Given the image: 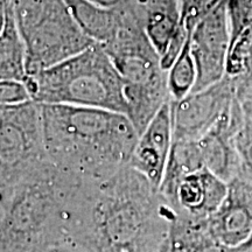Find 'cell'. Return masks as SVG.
I'll return each instance as SVG.
<instances>
[{
    "label": "cell",
    "mask_w": 252,
    "mask_h": 252,
    "mask_svg": "<svg viewBox=\"0 0 252 252\" xmlns=\"http://www.w3.org/2000/svg\"><path fill=\"white\" fill-rule=\"evenodd\" d=\"M174 219L159 189L125 165L74 186L64 243L84 252H169Z\"/></svg>",
    "instance_id": "cell-1"
},
{
    "label": "cell",
    "mask_w": 252,
    "mask_h": 252,
    "mask_svg": "<svg viewBox=\"0 0 252 252\" xmlns=\"http://www.w3.org/2000/svg\"><path fill=\"white\" fill-rule=\"evenodd\" d=\"M39 110L47 158L64 175L94 180L128 165L139 133L127 116L65 104Z\"/></svg>",
    "instance_id": "cell-2"
},
{
    "label": "cell",
    "mask_w": 252,
    "mask_h": 252,
    "mask_svg": "<svg viewBox=\"0 0 252 252\" xmlns=\"http://www.w3.org/2000/svg\"><path fill=\"white\" fill-rule=\"evenodd\" d=\"M76 184L49 161L32 175L0 220V252H42L64 243L67 204Z\"/></svg>",
    "instance_id": "cell-3"
},
{
    "label": "cell",
    "mask_w": 252,
    "mask_h": 252,
    "mask_svg": "<svg viewBox=\"0 0 252 252\" xmlns=\"http://www.w3.org/2000/svg\"><path fill=\"white\" fill-rule=\"evenodd\" d=\"M24 83L35 103L103 109L127 116L122 78L99 43L30 75Z\"/></svg>",
    "instance_id": "cell-4"
},
{
    "label": "cell",
    "mask_w": 252,
    "mask_h": 252,
    "mask_svg": "<svg viewBox=\"0 0 252 252\" xmlns=\"http://www.w3.org/2000/svg\"><path fill=\"white\" fill-rule=\"evenodd\" d=\"M103 47L122 78L127 117L140 134L171 100L167 71L140 20L130 11H124L117 34Z\"/></svg>",
    "instance_id": "cell-5"
},
{
    "label": "cell",
    "mask_w": 252,
    "mask_h": 252,
    "mask_svg": "<svg viewBox=\"0 0 252 252\" xmlns=\"http://www.w3.org/2000/svg\"><path fill=\"white\" fill-rule=\"evenodd\" d=\"M12 8L26 47V77L94 43L72 18L64 0H14Z\"/></svg>",
    "instance_id": "cell-6"
},
{
    "label": "cell",
    "mask_w": 252,
    "mask_h": 252,
    "mask_svg": "<svg viewBox=\"0 0 252 252\" xmlns=\"http://www.w3.org/2000/svg\"><path fill=\"white\" fill-rule=\"evenodd\" d=\"M39 104L28 100L0 110V220L19 188L48 162Z\"/></svg>",
    "instance_id": "cell-7"
},
{
    "label": "cell",
    "mask_w": 252,
    "mask_h": 252,
    "mask_svg": "<svg viewBox=\"0 0 252 252\" xmlns=\"http://www.w3.org/2000/svg\"><path fill=\"white\" fill-rule=\"evenodd\" d=\"M236 97L235 81L225 76L180 100H171L173 143L201 139L212 130Z\"/></svg>",
    "instance_id": "cell-8"
},
{
    "label": "cell",
    "mask_w": 252,
    "mask_h": 252,
    "mask_svg": "<svg viewBox=\"0 0 252 252\" xmlns=\"http://www.w3.org/2000/svg\"><path fill=\"white\" fill-rule=\"evenodd\" d=\"M230 40L226 0H222L190 28V48L197 72L191 93L225 77Z\"/></svg>",
    "instance_id": "cell-9"
},
{
    "label": "cell",
    "mask_w": 252,
    "mask_h": 252,
    "mask_svg": "<svg viewBox=\"0 0 252 252\" xmlns=\"http://www.w3.org/2000/svg\"><path fill=\"white\" fill-rule=\"evenodd\" d=\"M134 13L167 71L181 53L189 33L182 0H140Z\"/></svg>",
    "instance_id": "cell-10"
},
{
    "label": "cell",
    "mask_w": 252,
    "mask_h": 252,
    "mask_svg": "<svg viewBox=\"0 0 252 252\" xmlns=\"http://www.w3.org/2000/svg\"><path fill=\"white\" fill-rule=\"evenodd\" d=\"M228 184L207 168L188 173L159 191L176 216L208 220L224 200Z\"/></svg>",
    "instance_id": "cell-11"
},
{
    "label": "cell",
    "mask_w": 252,
    "mask_h": 252,
    "mask_svg": "<svg viewBox=\"0 0 252 252\" xmlns=\"http://www.w3.org/2000/svg\"><path fill=\"white\" fill-rule=\"evenodd\" d=\"M209 231L223 247L238 249L252 238V184L237 175L228 182L220 206L208 220Z\"/></svg>",
    "instance_id": "cell-12"
},
{
    "label": "cell",
    "mask_w": 252,
    "mask_h": 252,
    "mask_svg": "<svg viewBox=\"0 0 252 252\" xmlns=\"http://www.w3.org/2000/svg\"><path fill=\"white\" fill-rule=\"evenodd\" d=\"M244 117L243 105L236 97L212 130L197 140L204 168L226 184L239 174L235 137Z\"/></svg>",
    "instance_id": "cell-13"
},
{
    "label": "cell",
    "mask_w": 252,
    "mask_h": 252,
    "mask_svg": "<svg viewBox=\"0 0 252 252\" xmlns=\"http://www.w3.org/2000/svg\"><path fill=\"white\" fill-rule=\"evenodd\" d=\"M173 145L171 100L166 103L141 132L128 165L159 189Z\"/></svg>",
    "instance_id": "cell-14"
},
{
    "label": "cell",
    "mask_w": 252,
    "mask_h": 252,
    "mask_svg": "<svg viewBox=\"0 0 252 252\" xmlns=\"http://www.w3.org/2000/svg\"><path fill=\"white\" fill-rule=\"evenodd\" d=\"M78 26L94 42L105 46L116 36L124 11L102 7L90 0H64Z\"/></svg>",
    "instance_id": "cell-15"
},
{
    "label": "cell",
    "mask_w": 252,
    "mask_h": 252,
    "mask_svg": "<svg viewBox=\"0 0 252 252\" xmlns=\"http://www.w3.org/2000/svg\"><path fill=\"white\" fill-rule=\"evenodd\" d=\"M26 75V47L9 5L4 12L0 31V80L24 82Z\"/></svg>",
    "instance_id": "cell-16"
},
{
    "label": "cell",
    "mask_w": 252,
    "mask_h": 252,
    "mask_svg": "<svg viewBox=\"0 0 252 252\" xmlns=\"http://www.w3.org/2000/svg\"><path fill=\"white\" fill-rule=\"evenodd\" d=\"M208 220L175 216L169 252H234V249L223 247L213 237Z\"/></svg>",
    "instance_id": "cell-17"
},
{
    "label": "cell",
    "mask_w": 252,
    "mask_h": 252,
    "mask_svg": "<svg viewBox=\"0 0 252 252\" xmlns=\"http://www.w3.org/2000/svg\"><path fill=\"white\" fill-rule=\"evenodd\" d=\"M181 53L167 70V86L171 100H180L194 90L196 83V65L190 48V28Z\"/></svg>",
    "instance_id": "cell-18"
},
{
    "label": "cell",
    "mask_w": 252,
    "mask_h": 252,
    "mask_svg": "<svg viewBox=\"0 0 252 252\" xmlns=\"http://www.w3.org/2000/svg\"><path fill=\"white\" fill-rule=\"evenodd\" d=\"M230 46L252 27V0H226Z\"/></svg>",
    "instance_id": "cell-19"
},
{
    "label": "cell",
    "mask_w": 252,
    "mask_h": 252,
    "mask_svg": "<svg viewBox=\"0 0 252 252\" xmlns=\"http://www.w3.org/2000/svg\"><path fill=\"white\" fill-rule=\"evenodd\" d=\"M245 112V111H244ZM239 159V174L252 184V119L245 113L235 137Z\"/></svg>",
    "instance_id": "cell-20"
},
{
    "label": "cell",
    "mask_w": 252,
    "mask_h": 252,
    "mask_svg": "<svg viewBox=\"0 0 252 252\" xmlns=\"http://www.w3.org/2000/svg\"><path fill=\"white\" fill-rule=\"evenodd\" d=\"M31 100V96L23 81L0 80V108L18 105Z\"/></svg>",
    "instance_id": "cell-21"
},
{
    "label": "cell",
    "mask_w": 252,
    "mask_h": 252,
    "mask_svg": "<svg viewBox=\"0 0 252 252\" xmlns=\"http://www.w3.org/2000/svg\"><path fill=\"white\" fill-rule=\"evenodd\" d=\"M90 1L105 8L131 11L134 13V9L140 0H90Z\"/></svg>",
    "instance_id": "cell-22"
},
{
    "label": "cell",
    "mask_w": 252,
    "mask_h": 252,
    "mask_svg": "<svg viewBox=\"0 0 252 252\" xmlns=\"http://www.w3.org/2000/svg\"><path fill=\"white\" fill-rule=\"evenodd\" d=\"M42 252H84L80 250V249L72 247L70 244H67V243H61V244H58V245H54V247L47 249V250L42 251Z\"/></svg>",
    "instance_id": "cell-23"
},
{
    "label": "cell",
    "mask_w": 252,
    "mask_h": 252,
    "mask_svg": "<svg viewBox=\"0 0 252 252\" xmlns=\"http://www.w3.org/2000/svg\"><path fill=\"white\" fill-rule=\"evenodd\" d=\"M241 103L242 105H243L245 113L252 119V97H248V98L242 99Z\"/></svg>",
    "instance_id": "cell-24"
},
{
    "label": "cell",
    "mask_w": 252,
    "mask_h": 252,
    "mask_svg": "<svg viewBox=\"0 0 252 252\" xmlns=\"http://www.w3.org/2000/svg\"><path fill=\"white\" fill-rule=\"evenodd\" d=\"M235 252H252V238L250 239L249 243L243 245V247L235 249Z\"/></svg>",
    "instance_id": "cell-25"
},
{
    "label": "cell",
    "mask_w": 252,
    "mask_h": 252,
    "mask_svg": "<svg viewBox=\"0 0 252 252\" xmlns=\"http://www.w3.org/2000/svg\"><path fill=\"white\" fill-rule=\"evenodd\" d=\"M9 2L8 0H0V13H4L6 7H8Z\"/></svg>",
    "instance_id": "cell-26"
},
{
    "label": "cell",
    "mask_w": 252,
    "mask_h": 252,
    "mask_svg": "<svg viewBox=\"0 0 252 252\" xmlns=\"http://www.w3.org/2000/svg\"><path fill=\"white\" fill-rule=\"evenodd\" d=\"M2 25H4V13H0V31H1Z\"/></svg>",
    "instance_id": "cell-27"
},
{
    "label": "cell",
    "mask_w": 252,
    "mask_h": 252,
    "mask_svg": "<svg viewBox=\"0 0 252 252\" xmlns=\"http://www.w3.org/2000/svg\"><path fill=\"white\" fill-rule=\"evenodd\" d=\"M250 97H252V96H250ZM247 98H248V97H247Z\"/></svg>",
    "instance_id": "cell-28"
},
{
    "label": "cell",
    "mask_w": 252,
    "mask_h": 252,
    "mask_svg": "<svg viewBox=\"0 0 252 252\" xmlns=\"http://www.w3.org/2000/svg\"><path fill=\"white\" fill-rule=\"evenodd\" d=\"M0 110H1V108H0Z\"/></svg>",
    "instance_id": "cell-29"
}]
</instances>
